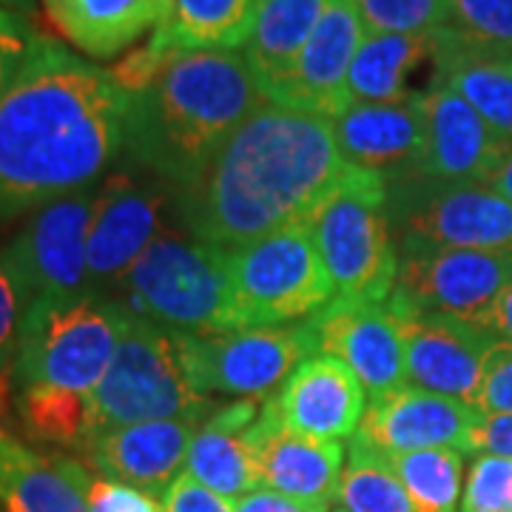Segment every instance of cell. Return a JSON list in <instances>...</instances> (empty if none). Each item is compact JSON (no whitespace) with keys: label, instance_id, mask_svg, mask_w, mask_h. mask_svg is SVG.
Here are the masks:
<instances>
[{"label":"cell","instance_id":"obj_12","mask_svg":"<svg viewBox=\"0 0 512 512\" xmlns=\"http://www.w3.org/2000/svg\"><path fill=\"white\" fill-rule=\"evenodd\" d=\"M160 177L148 180L128 168L109 174L97 185L89 225V291L109 296L120 288L131 265L160 237L168 191Z\"/></svg>","mask_w":512,"mask_h":512},{"label":"cell","instance_id":"obj_31","mask_svg":"<svg viewBox=\"0 0 512 512\" xmlns=\"http://www.w3.org/2000/svg\"><path fill=\"white\" fill-rule=\"evenodd\" d=\"M15 404L29 436L86 453L89 396L55 390V387H18Z\"/></svg>","mask_w":512,"mask_h":512},{"label":"cell","instance_id":"obj_38","mask_svg":"<svg viewBox=\"0 0 512 512\" xmlns=\"http://www.w3.org/2000/svg\"><path fill=\"white\" fill-rule=\"evenodd\" d=\"M476 407L481 413H512V342L498 339L490 350Z\"/></svg>","mask_w":512,"mask_h":512},{"label":"cell","instance_id":"obj_6","mask_svg":"<svg viewBox=\"0 0 512 512\" xmlns=\"http://www.w3.org/2000/svg\"><path fill=\"white\" fill-rule=\"evenodd\" d=\"M211 410H217L214 402L197 393L185 376L174 333L126 311L114 359L89 396V441L140 421H200Z\"/></svg>","mask_w":512,"mask_h":512},{"label":"cell","instance_id":"obj_34","mask_svg":"<svg viewBox=\"0 0 512 512\" xmlns=\"http://www.w3.org/2000/svg\"><path fill=\"white\" fill-rule=\"evenodd\" d=\"M458 35L512 55V0H447Z\"/></svg>","mask_w":512,"mask_h":512},{"label":"cell","instance_id":"obj_41","mask_svg":"<svg viewBox=\"0 0 512 512\" xmlns=\"http://www.w3.org/2000/svg\"><path fill=\"white\" fill-rule=\"evenodd\" d=\"M330 507H316V504H305L288 495L274 493L259 487L254 493L242 495L234 501V512H328Z\"/></svg>","mask_w":512,"mask_h":512},{"label":"cell","instance_id":"obj_33","mask_svg":"<svg viewBox=\"0 0 512 512\" xmlns=\"http://www.w3.org/2000/svg\"><path fill=\"white\" fill-rule=\"evenodd\" d=\"M365 35H424L450 23L447 0H356Z\"/></svg>","mask_w":512,"mask_h":512},{"label":"cell","instance_id":"obj_20","mask_svg":"<svg viewBox=\"0 0 512 512\" xmlns=\"http://www.w3.org/2000/svg\"><path fill=\"white\" fill-rule=\"evenodd\" d=\"M282 424L308 439H353L365 419L367 390L342 359L316 353L274 393Z\"/></svg>","mask_w":512,"mask_h":512},{"label":"cell","instance_id":"obj_2","mask_svg":"<svg viewBox=\"0 0 512 512\" xmlns=\"http://www.w3.org/2000/svg\"><path fill=\"white\" fill-rule=\"evenodd\" d=\"M348 168L333 120L265 103L185 188L180 208L191 237L234 251L291 222L311 220Z\"/></svg>","mask_w":512,"mask_h":512},{"label":"cell","instance_id":"obj_25","mask_svg":"<svg viewBox=\"0 0 512 512\" xmlns=\"http://www.w3.org/2000/svg\"><path fill=\"white\" fill-rule=\"evenodd\" d=\"M256 399H239L231 407H217L191 441L185 473L228 501L259 490L256 458L248 441V427L259 419Z\"/></svg>","mask_w":512,"mask_h":512},{"label":"cell","instance_id":"obj_1","mask_svg":"<svg viewBox=\"0 0 512 512\" xmlns=\"http://www.w3.org/2000/svg\"><path fill=\"white\" fill-rule=\"evenodd\" d=\"M131 94L109 69L37 35L0 89V222L92 188L128 146Z\"/></svg>","mask_w":512,"mask_h":512},{"label":"cell","instance_id":"obj_16","mask_svg":"<svg viewBox=\"0 0 512 512\" xmlns=\"http://www.w3.org/2000/svg\"><path fill=\"white\" fill-rule=\"evenodd\" d=\"M248 441L259 487L316 507H330L336 501L345 473L342 441L308 439L288 430L279 419L274 396L265 399L259 419L248 427Z\"/></svg>","mask_w":512,"mask_h":512},{"label":"cell","instance_id":"obj_32","mask_svg":"<svg viewBox=\"0 0 512 512\" xmlns=\"http://www.w3.org/2000/svg\"><path fill=\"white\" fill-rule=\"evenodd\" d=\"M336 501L345 512H413L402 481L390 461L359 439H350L348 464Z\"/></svg>","mask_w":512,"mask_h":512},{"label":"cell","instance_id":"obj_3","mask_svg":"<svg viewBox=\"0 0 512 512\" xmlns=\"http://www.w3.org/2000/svg\"><path fill=\"white\" fill-rule=\"evenodd\" d=\"M268 97L242 52H183L131 94L126 154L163 183L191 188Z\"/></svg>","mask_w":512,"mask_h":512},{"label":"cell","instance_id":"obj_36","mask_svg":"<svg viewBox=\"0 0 512 512\" xmlns=\"http://www.w3.org/2000/svg\"><path fill=\"white\" fill-rule=\"evenodd\" d=\"M66 461H69V473L86 498L89 512H163L154 495L143 493L131 484H123V481L100 476V473L94 476L92 470H86L72 458H66Z\"/></svg>","mask_w":512,"mask_h":512},{"label":"cell","instance_id":"obj_40","mask_svg":"<svg viewBox=\"0 0 512 512\" xmlns=\"http://www.w3.org/2000/svg\"><path fill=\"white\" fill-rule=\"evenodd\" d=\"M160 507L163 512H234V501L208 490L205 484L183 470L160 495Z\"/></svg>","mask_w":512,"mask_h":512},{"label":"cell","instance_id":"obj_19","mask_svg":"<svg viewBox=\"0 0 512 512\" xmlns=\"http://www.w3.org/2000/svg\"><path fill=\"white\" fill-rule=\"evenodd\" d=\"M424 106V157L419 174L447 185H487L504 140L487 126L461 94L436 83L421 92Z\"/></svg>","mask_w":512,"mask_h":512},{"label":"cell","instance_id":"obj_11","mask_svg":"<svg viewBox=\"0 0 512 512\" xmlns=\"http://www.w3.org/2000/svg\"><path fill=\"white\" fill-rule=\"evenodd\" d=\"M387 302L402 333L407 384L476 407L487 356L498 342L493 333L447 313L416 308L399 293Z\"/></svg>","mask_w":512,"mask_h":512},{"label":"cell","instance_id":"obj_35","mask_svg":"<svg viewBox=\"0 0 512 512\" xmlns=\"http://www.w3.org/2000/svg\"><path fill=\"white\" fill-rule=\"evenodd\" d=\"M458 512H512V458L478 456L464 481Z\"/></svg>","mask_w":512,"mask_h":512},{"label":"cell","instance_id":"obj_29","mask_svg":"<svg viewBox=\"0 0 512 512\" xmlns=\"http://www.w3.org/2000/svg\"><path fill=\"white\" fill-rule=\"evenodd\" d=\"M436 66V29L424 35H365L348 74L350 103L407 100L410 77L424 63Z\"/></svg>","mask_w":512,"mask_h":512},{"label":"cell","instance_id":"obj_44","mask_svg":"<svg viewBox=\"0 0 512 512\" xmlns=\"http://www.w3.org/2000/svg\"><path fill=\"white\" fill-rule=\"evenodd\" d=\"M0 6H6V9H12V12H20V15H26V18L35 15V0H0Z\"/></svg>","mask_w":512,"mask_h":512},{"label":"cell","instance_id":"obj_30","mask_svg":"<svg viewBox=\"0 0 512 512\" xmlns=\"http://www.w3.org/2000/svg\"><path fill=\"white\" fill-rule=\"evenodd\" d=\"M390 467L402 481L413 512H458L464 453L453 447L416 450L390 456Z\"/></svg>","mask_w":512,"mask_h":512},{"label":"cell","instance_id":"obj_23","mask_svg":"<svg viewBox=\"0 0 512 512\" xmlns=\"http://www.w3.org/2000/svg\"><path fill=\"white\" fill-rule=\"evenodd\" d=\"M436 83L461 94L504 143H512L510 52L478 46L453 26H441L436 29Z\"/></svg>","mask_w":512,"mask_h":512},{"label":"cell","instance_id":"obj_45","mask_svg":"<svg viewBox=\"0 0 512 512\" xmlns=\"http://www.w3.org/2000/svg\"><path fill=\"white\" fill-rule=\"evenodd\" d=\"M6 436H9V433H6V430H3V427H0V441L6 439Z\"/></svg>","mask_w":512,"mask_h":512},{"label":"cell","instance_id":"obj_14","mask_svg":"<svg viewBox=\"0 0 512 512\" xmlns=\"http://www.w3.org/2000/svg\"><path fill=\"white\" fill-rule=\"evenodd\" d=\"M319 353H330L365 384L370 399H382L407 387L399 322L390 302L333 296L322 311L308 316Z\"/></svg>","mask_w":512,"mask_h":512},{"label":"cell","instance_id":"obj_42","mask_svg":"<svg viewBox=\"0 0 512 512\" xmlns=\"http://www.w3.org/2000/svg\"><path fill=\"white\" fill-rule=\"evenodd\" d=\"M487 330L501 342H512V285L495 299L490 319H487Z\"/></svg>","mask_w":512,"mask_h":512},{"label":"cell","instance_id":"obj_9","mask_svg":"<svg viewBox=\"0 0 512 512\" xmlns=\"http://www.w3.org/2000/svg\"><path fill=\"white\" fill-rule=\"evenodd\" d=\"M174 339L185 376L197 393L217 390L242 399H268L296 367L319 353L308 319L214 336L174 333Z\"/></svg>","mask_w":512,"mask_h":512},{"label":"cell","instance_id":"obj_26","mask_svg":"<svg viewBox=\"0 0 512 512\" xmlns=\"http://www.w3.org/2000/svg\"><path fill=\"white\" fill-rule=\"evenodd\" d=\"M262 0H168L165 18L148 37V46L183 52H239L254 32Z\"/></svg>","mask_w":512,"mask_h":512},{"label":"cell","instance_id":"obj_39","mask_svg":"<svg viewBox=\"0 0 512 512\" xmlns=\"http://www.w3.org/2000/svg\"><path fill=\"white\" fill-rule=\"evenodd\" d=\"M37 35L40 32L26 15L0 6V89L18 74L23 60L29 57L32 46H35Z\"/></svg>","mask_w":512,"mask_h":512},{"label":"cell","instance_id":"obj_46","mask_svg":"<svg viewBox=\"0 0 512 512\" xmlns=\"http://www.w3.org/2000/svg\"><path fill=\"white\" fill-rule=\"evenodd\" d=\"M328 512H345V510H328Z\"/></svg>","mask_w":512,"mask_h":512},{"label":"cell","instance_id":"obj_37","mask_svg":"<svg viewBox=\"0 0 512 512\" xmlns=\"http://www.w3.org/2000/svg\"><path fill=\"white\" fill-rule=\"evenodd\" d=\"M23 311L26 305L18 285L0 265V419L6 416L9 393L15 390V356H18Z\"/></svg>","mask_w":512,"mask_h":512},{"label":"cell","instance_id":"obj_13","mask_svg":"<svg viewBox=\"0 0 512 512\" xmlns=\"http://www.w3.org/2000/svg\"><path fill=\"white\" fill-rule=\"evenodd\" d=\"M512 285V254L458 248H402L396 291L410 305L487 330L495 299Z\"/></svg>","mask_w":512,"mask_h":512},{"label":"cell","instance_id":"obj_15","mask_svg":"<svg viewBox=\"0 0 512 512\" xmlns=\"http://www.w3.org/2000/svg\"><path fill=\"white\" fill-rule=\"evenodd\" d=\"M433 185L407 211L402 248L512 254V202L507 197L478 183Z\"/></svg>","mask_w":512,"mask_h":512},{"label":"cell","instance_id":"obj_4","mask_svg":"<svg viewBox=\"0 0 512 512\" xmlns=\"http://www.w3.org/2000/svg\"><path fill=\"white\" fill-rule=\"evenodd\" d=\"M114 293H120L114 302L128 313L171 333L214 336L245 330L228 254L197 237L160 234Z\"/></svg>","mask_w":512,"mask_h":512},{"label":"cell","instance_id":"obj_5","mask_svg":"<svg viewBox=\"0 0 512 512\" xmlns=\"http://www.w3.org/2000/svg\"><path fill=\"white\" fill-rule=\"evenodd\" d=\"M123 325V305L97 293L29 302L20 322L15 390L55 387L92 396L114 359Z\"/></svg>","mask_w":512,"mask_h":512},{"label":"cell","instance_id":"obj_17","mask_svg":"<svg viewBox=\"0 0 512 512\" xmlns=\"http://www.w3.org/2000/svg\"><path fill=\"white\" fill-rule=\"evenodd\" d=\"M478 419L481 410L473 404L407 384L390 396L370 399L365 419L353 439H359L387 458L399 453H416V450H436V447H453L467 453L470 433Z\"/></svg>","mask_w":512,"mask_h":512},{"label":"cell","instance_id":"obj_24","mask_svg":"<svg viewBox=\"0 0 512 512\" xmlns=\"http://www.w3.org/2000/svg\"><path fill=\"white\" fill-rule=\"evenodd\" d=\"M55 32L94 60L126 55L160 26L168 0H40Z\"/></svg>","mask_w":512,"mask_h":512},{"label":"cell","instance_id":"obj_22","mask_svg":"<svg viewBox=\"0 0 512 512\" xmlns=\"http://www.w3.org/2000/svg\"><path fill=\"white\" fill-rule=\"evenodd\" d=\"M197 421L160 419L114 427L94 436L86 456L100 476L131 484L148 495H163L183 473Z\"/></svg>","mask_w":512,"mask_h":512},{"label":"cell","instance_id":"obj_18","mask_svg":"<svg viewBox=\"0 0 512 512\" xmlns=\"http://www.w3.org/2000/svg\"><path fill=\"white\" fill-rule=\"evenodd\" d=\"M362 40L365 26L359 18L356 0H330L311 40L296 60L288 83L274 94L271 103L336 120L342 111L353 106L348 94V74Z\"/></svg>","mask_w":512,"mask_h":512},{"label":"cell","instance_id":"obj_10","mask_svg":"<svg viewBox=\"0 0 512 512\" xmlns=\"http://www.w3.org/2000/svg\"><path fill=\"white\" fill-rule=\"evenodd\" d=\"M97 185L37 208L26 228L0 251V265L15 279L23 305L92 293L86 245Z\"/></svg>","mask_w":512,"mask_h":512},{"label":"cell","instance_id":"obj_27","mask_svg":"<svg viewBox=\"0 0 512 512\" xmlns=\"http://www.w3.org/2000/svg\"><path fill=\"white\" fill-rule=\"evenodd\" d=\"M330 0H262L254 32L245 43V60L268 103L288 83L293 66L311 40Z\"/></svg>","mask_w":512,"mask_h":512},{"label":"cell","instance_id":"obj_43","mask_svg":"<svg viewBox=\"0 0 512 512\" xmlns=\"http://www.w3.org/2000/svg\"><path fill=\"white\" fill-rule=\"evenodd\" d=\"M490 188H495L501 197H507L512 202V143L504 146L501 157H498V165H495L493 177H490Z\"/></svg>","mask_w":512,"mask_h":512},{"label":"cell","instance_id":"obj_7","mask_svg":"<svg viewBox=\"0 0 512 512\" xmlns=\"http://www.w3.org/2000/svg\"><path fill=\"white\" fill-rule=\"evenodd\" d=\"M387 180L348 168L311 217L316 251L336 296L387 302L399 282V254L390 231Z\"/></svg>","mask_w":512,"mask_h":512},{"label":"cell","instance_id":"obj_21","mask_svg":"<svg viewBox=\"0 0 512 512\" xmlns=\"http://www.w3.org/2000/svg\"><path fill=\"white\" fill-rule=\"evenodd\" d=\"M333 137L350 168L379 174L387 183L396 174H413L424 157L421 94L396 103H353L333 120Z\"/></svg>","mask_w":512,"mask_h":512},{"label":"cell","instance_id":"obj_28","mask_svg":"<svg viewBox=\"0 0 512 512\" xmlns=\"http://www.w3.org/2000/svg\"><path fill=\"white\" fill-rule=\"evenodd\" d=\"M3 512H89L66 458H46L12 436L0 441Z\"/></svg>","mask_w":512,"mask_h":512},{"label":"cell","instance_id":"obj_8","mask_svg":"<svg viewBox=\"0 0 512 512\" xmlns=\"http://www.w3.org/2000/svg\"><path fill=\"white\" fill-rule=\"evenodd\" d=\"M225 254L245 328L293 325L336 296L313 242L311 220L291 222Z\"/></svg>","mask_w":512,"mask_h":512}]
</instances>
